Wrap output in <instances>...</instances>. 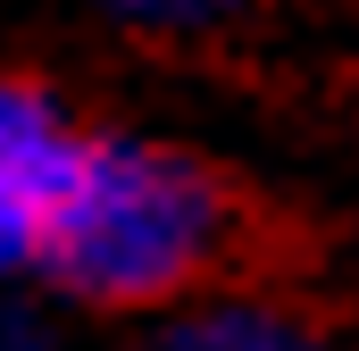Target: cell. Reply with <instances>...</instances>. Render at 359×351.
I'll use <instances>...</instances> for the list:
<instances>
[{
    "label": "cell",
    "instance_id": "obj_1",
    "mask_svg": "<svg viewBox=\"0 0 359 351\" xmlns=\"http://www.w3.org/2000/svg\"><path fill=\"white\" fill-rule=\"evenodd\" d=\"M234 243L226 184L142 134H84V159L50 201L42 267L109 310H151L192 293Z\"/></svg>",
    "mask_w": 359,
    "mask_h": 351
},
{
    "label": "cell",
    "instance_id": "obj_2",
    "mask_svg": "<svg viewBox=\"0 0 359 351\" xmlns=\"http://www.w3.org/2000/svg\"><path fill=\"white\" fill-rule=\"evenodd\" d=\"M76 159H84V134L59 109V92L25 84V76H0V176H17L25 192L59 201Z\"/></svg>",
    "mask_w": 359,
    "mask_h": 351
},
{
    "label": "cell",
    "instance_id": "obj_3",
    "mask_svg": "<svg viewBox=\"0 0 359 351\" xmlns=\"http://www.w3.org/2000/svg\"><path fill=\"white\" fill-rule=\"evenodd\" d=\"M159 351H309V326L276 301H201L159 335Z\"/></svg>",
    "mask_w": 359,
    "mask_h": 351
},
{
    "label": "cell",
    "instance_id": "obj_4",
    "mask_svg": "<svg viewBox=\"0 0 359 351\" xmlns=\"http://www.w3.org/2000/svg\"><path fill=\"white\" fill-rule=\"evenodd\" d=\"M109 8L142 34H217V25H243L259 0H109Z\"/></svg>",
    "mask_w": 359,
    "mask_h": 351
},
{
    "label": "cell",
    "instance_id": "obj_5",
    "mask_svg": "<svg viewBox=\"0 0 359 351\" xmlns=\"http://www.w3.org/2000/svg\"><path fill=\"white\" fill-rule=\"evenodd\" d=\"M42 234H50V201L25 192L17 176H0V267L42 260Z\"/></svg>",
    "mask_w": 359,
    "mask_h": 351
},
{
    "label": "cell",
    "instance_id": "obj_6",
    "mask_svg": "<svg viewBox=\"0 0 359 351\" xmlns=\"http://www.w3.org/2000/svg\"><path fill=\"white\" fill-rule=\"evenodd\" d=\"M0 351H50V335H42L25 310H0Z\"/></svg>",
    "mask_w": 359,
    "mask_h": 351
}]
</instances>
